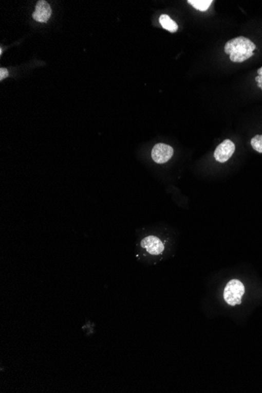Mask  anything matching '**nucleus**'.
Returning <instances> with one entry per match:
<instances>
[{
    "label": "nucleus",
    "instance_id": "obj_1",
    "mask_svg": "<svg viewBox=\"0 0 262 393\" xmlns=\"http://www.w3.org/2000/svg\"><path fill=\"white\" fill-rule=\"evenodd\" d=\"M257 46L250 39L239 37L226 43L224 52L230 55L231 61L241 63L251 58Z\"/></svg>",
    "mask_w": 262,
    "mask_h": 393
},
{
    "label": "nucleus",
    "instance_id": "obj_2",
    "mask_svg": "<svg viewBox=\"0 0 262 393\" xmlns=\"http://www.w3.org/2000/svg\"><path fill=\"white\" fill-rule=\"evenodd\" d=\"M244 293H245V287L244 283L239 279H232L228 282L224 288V301L231 306L240 305Z\"/></svg>",
    "mask_w": 262,
    "mask_h": 393
},
{
    "label": "nucleus",
    "instance_id": "obj_3",
    "mask_svg": "<svg viewBox=\"0 0 262 393\" xmlns=\"http://www.w3.org/2000/svg\"><path fill=\"white\" fill-rule=\"evenodd\" d=\"M141 246L151 255H161L165 249L163 241L159 237L153 235L144 237L141 241Z\"/></svg>",
    "mask_w": 262,
    "mask_h": 393
},
{
    "label": "nucleus",
    "instance_id": "obj_4",
    "mask_svg": "<svg viewBox=\"0 0 262 393\" xmlns=\"http://www.w3.org/2000/svg\"><path fill=\"white\" fill-rule=\"evenodd\" d=\"M174 155L171 146L163 143L156 144L152 150V158L156 164H163L168 162Z\"/></svg>",
    "mask_w": 262,
    "mask_h": 393
},
{
    "label": "nucleus",
    "instance_id": "obj_5",
    "mask_svg": "<svg viewBox=\"0 0 262 393\" xmlns=\"http://www.w3.org/2000/svg\"><path fill=\"white\" fill-rule=\"evenodd\" d=\"M236 150V146L232 140L226 139L216 148L214 156L219 163H226L230 159Z\"/></svg>",
    "mask_w": 262,
    "mask_h": 393
},
{
    "label": "nucleus",
    "instance_id": "obj_6",
    "mask_svg": "<svg viewBox=\"0 0 262 393\" xmlns=\"http://www.w3.org/2000/svg\"><path fill=\"white\" fill-rule=\"evenodd\" d=\"M52 10L48 3L44 0L39 1L32 17L38 22H47L51 16Z\"/></svg>",
    "mask_w": 262,
    "mask_h": 393
},
{
    "label": "nucleus",
    "instance_id": "obj_7",
    "mask_svg": "<svg viewBox=\"0 0 262 393\" xmlns=\"http://www.w3.org/2000/svg\"><path fill=\"white\" fill-rule=\"evenodd\" d=\"M159 23L164 29L167 30L171 33L176 32L178 29V25L176 22L173 21L171 17L166 14H163L159 17Z\"/></svg>",
    "mask_w": 262,
    "mask_h": 393
},
{
    "label": "nucleus",
    "instance_id": "obj_8",
    "mask_svg": "<svg viewBox=\"0 0 262 393\" xmlns=\"http://www.w3.org/2000/svg\"><path fill=\"white\" fill-rule=\"evenodd\" d=\"M188 3L196 10L204 12L211 7L213 1L212 0H188Z\"/></svg>",
    "mask_w": 262,
    "mask_h": 393
},
{
    "label": "nucleus",
    "instance_id": "obj_9",
    "mask_svg": "<svg viewBox=\"0 0 262 393\" xmlns=\"http://www.w3.org/2000/svg\"><path fill=\"white\" fill-rule=\"evenodd\" d=\"M251 146L256 152L262 153V135H256L251 139Z\"/></svg>",
    "mask_w": 262,
    "mask_h": 393
},
{
    "label": "nucleus",
    "instance_id": "obj_10",
    "mask_svg": "<svg viewBox=\"0 0 262 393\" xmlns=\"http://www.w3.org/2000/svg\"><path fill=\"white\" fill-rule=\"evenodd\" d=\"M8 76V71L6 68H0V80H3Z\"/></svg>",
    "mask_w": 262,
    "mask_h": 393
}]
</instances>
